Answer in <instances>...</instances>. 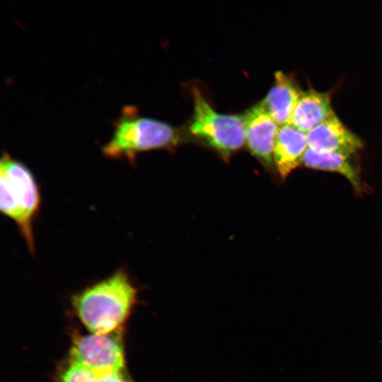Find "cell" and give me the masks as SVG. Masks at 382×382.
Instances as JSON below:
<instances>
[{
    "label": "cell",
    "mask_w": 382,
    "mask_h": 382,
    "mask_svg": "<svg viewBox=\"0 0 382 382\" xmlns=\"http://www.w3.org/2000/svg\"><path fill=\"white\" fill-rule=\"evenodd\" d=\"M194 114L191 133L225 156L245 142L243 117L217 112L197 89L193 90Z\"/></svg>",
    "instance_id": "4"
},
{
    "label": "cell",
    "mask_w": 382,
    "mask_h": 382,
    "mask_svg": "<svg viewBox=\"0 0 382 382\" xmlns=\"http://www.w3.org/2000/svg\"><path fill=\"white\" fill-rule=\"evenodd\" d=\"M333 113L329 93L310 88L303 92L289 124L307 133Z\"/></svg>",
    "instance_id": "10"
},
{
    "label": "cell",
    "mask_w": 382,
    "mask_h": 382,
    "mask_svg": "<svg viewBox=\"0 0 382 382\" xmlns=\"http://www.w3.org/2000/svg\"><path fill=\"white\" fill-rule=\"evenodd\" d=\"M71 361L93 373L96 377L125 369L122 332L76 335L70 352Z\"/></svg>",
    "instance_id": "5"
},
{
    "label": "cell",
    "mask_w": 382,
    "mask_h": 382,
    "mask_svg": "<svg viewBox=\"0 0 382 382\" xmlns=\"http://www.w3.org/2000/svg\"><path fill=\"white\" fill-rule=\"evenodd\" d=\"M97 382H134L125 373V370L119 372L107 374L97 377Z\"/></svg>",
    "instance_id": "13"
},
{
    "label": "cell",
    "mask_w": 382,
    "mask_h": 382,
    "mask_svg": "<svg viewBox=\"0 0 382 382\" xmlns=\"http://www.w3.org/2000/svg\"><path fill=\"white\" fill-rule=\"evenodd\" d=\"M274 83L262 101L269 113L282 125L289 123L291 115L303 91L289 76L278 71Z\"/></svg>",
    "instance_id": "9"
},
{
    "label": "cell",
    "mask_w": 382,
    "mask_h": 382,
    "mask_svg": "<svg viewBox=\"0 0 382 382\" xmlns=\"http://www.w3.org/2000/svg\"><path fill=\"white\" fill-rule=\"evenodd\" d=\"M306 134L308 148L316 151L350 157L363 147L360 138L347 129L335 112Z\"/></svg>",
    "instance_id": "6"
},
{
    "label": "cell",
    "mask_w": 382,
    "mask_h": 382,
    "mask_svg": "<svg viewBox=\"0 0 382 382\" xmlns=\"http://www.w3.org/2000/svg\"><path fill=\"white\" fill-rule=\"evenodd\" d=\"M308 148L307 134L287 123L280 125L276 137L273 161L282 178L287 177L302 164Z\"/></svg>",
    "instance_id": "8"
},
{
    "label": "cell",
    "mask_w": 382,
    "mask_h": 382,
    "mask_svg": "<svg viewBox=\"0 0 382 382\" xmlns=\"http://www.w3.org/2000/svg\"><path fill=\"white\" fill-rule=\"evenodd\" d=\"M0 209L13 221L31 254H35L34 222L40 212L41 195L31 170L21 161L3 152L0 162Z\"/></svg>",
    "instance_id": "2"
},
{
    "label": "cell",
    "mask_w": 382,
    "mask_h": 382,
    "mask_svg": "<svg viewBox=\"0 0 382 382\" xmlns=\"http://www.w3.org/2000/svg\"><path fill=\"white\" fill-rule=\"evenodd\" d=\"M349 156L333 152H320L307 149L302 165L314 170L338 173L345 177L356 191L361 190L359 173L350 162Z\"/></svg>",
    "instance_id": "11"
},
{
    "label": "cell",
    "mask_w": 382,
    "mask_h": 382,
    "mask_svg": "<svg viewBox=\"0 0 382 382\" xmlns=\"http://www.w3.org/2000/svg\"><path fill=\"white\" fill-rule=\"evenodd\" d=\"M137 299V289L127 271L118 268L110 276L73 296L74 307L93 334H108L120 328Z\"/></svg>",
    "instance_id": "1"
},
{
    "label": "cell",
    "mask_w": 382,
    "mask_h": 382,
    "mask_svg": "<svg viewBox=\"0 0 382 382\" xmlns=\"http://www.w3.org/2000/svg\"><path fill=\"white\" fill-rule=\"evenodd\" d=\"M60 382H97L96 376L84 366L71 361L62 375Z\"/></svg>",
    "instance_id": "12"
},
{
    "label": "cell",
    "mask_w": 382,
    "mask_h": 382,
    "mask_svg": "<svg viewBox=\"0 0 382 382\" xmlns=\"http://www.w3.org/2000/svg\"><path fill=\"white\" fill-rule=\"evenodd\" d=\"M110 139L102 146V153L108 158L135 162L140 153L170 147L179 139L173 127L160 120L142 117L137 108L125 105L114 122Z\"/></svg>",
    "instance_id": "3"
},
{
    "label": "cell",
    "mask_w": 382,
    "mask_h": 382,
    "mask_svg": "<svg viewBox=\"0 0 382 382\" xmlns=\"http://www.w3.org/2000/svg\"><path fill=\"white\" fill-rule=\"evenodd\" d=\"M245 142L250 152L262 162L270 165L279 127L262 101L250 108L243 116Z\"/></svg>",
    "instance_id": "7"
}]
</instances>
